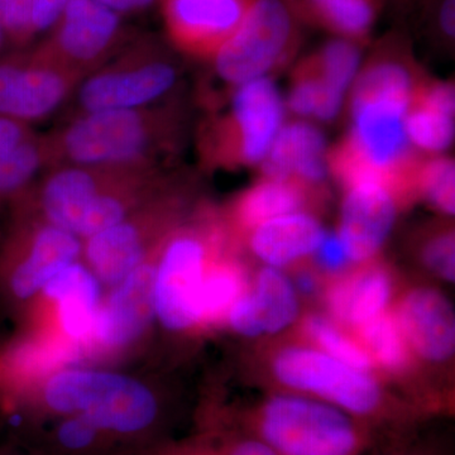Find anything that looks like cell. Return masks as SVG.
<instances>
[{
    "instance_id": "obj_1",
    "label": "cell",
    "mask_w": 455,
    "mask_h": 455,
    "mask_svg": "<svg viewBox=\"0 0 455 455\" xmlns=\"http://www.w3.org/2000/svg\"><path fill=\"white\" fill-rule=\"evenodd\" d=\"M412 99L411 75L400 62H376L358 77L352 133L337 158L344 187L374 181L398 194L411 163L405 121Z\"/></svg>"
},
{
    "instance_id": "obj_2",
    "label": "cell",
    "mask_w": 455,
    "mask_h": 455,
    "mask_svg": "<svg viewBox=\"0 0 455 455\" xmlns=\"http://www.w3.org/2000/svg\"><path fill=\"white\" fill-rule=\"evenodd\" d=\"M179 131L170 104L73 114L46 134L49 169L77 166L160 169Z\"/></svg>"
},
{
    "instance_id": "obj_3",
    "label": "cell",
    "mask_w": 455,
    "mask_h": 455,
    "mask_svg": "<svg viewBox=\"0 0 455 455\" xmlns=\"http://www.w3.org/2000/svg\"><path fill=\"white\" fill-rule=\"evenodd\" d=\"M245 434L276 455H364L373 447L372 425L315 398L277 395L245 419Z\"/></svg>"
},
{
    "instance_id": "obj_4",
    "label": "cell",
    "mask_w": 455,
    "mask_h": 455,
    "mask_svg": "<svg viewBox=\"0 0 455 455\" xmlns=\"http://www.w3.org/2000/svg\"><path fill=\"white\" fill-rule=\"evenodd\" d=\"M178 82V66L163 44L151 36L140 35L83 80L68 116L163 103Z\"/></svg>"
},
{
    "instance_id": "obj_5",
    "label": "cell",
    "mask_w": 455,
    "mask_h": 455,
    "mask_svg": "<svg viewBox=\"0 0 455 455\" xmlns=\"http://www.w3.org/2000/svg\"><path fill=\"white\" fill-rule=\"evenodd\" d=\"M51 410L82 416L101 434L132 436L154 427L156 397L142 383L118 374L71 371L50 379L44 391Z\"/></svg>"
},
{
    "instance_id": "obj_6",
    "label": "cell",
    "mask_w": 455,
    "mask_h": 455,
    "mask_svg": "<svg viewBox=\"0 0 455 455\" xmlns=\"http://www.w3.org/2000/svg\"><path fill=\"white\" fill-rule=\"evenodd\" d=\"M272 371L277 381L287 387L314 395L364 423L373 425L397 419L370 372L338 361L322 350L287 347L275 355Z\"/></svg>"
},
{
    "instance_id": "obj_7",
    "label": "cell",
    "mask_w": 455,
    "mask_h": 455,
    "mask_svg": "<svg viewBox=\"0 0 455 455\" xmlns=\"http://www.w3.org/2000/svg\"><path fill=\"white\" fill-rule=\"evenodd\" d=\"M298 18L284 0H254L235 32L212 56L215 73L239 86L265 77L291 52Z\"/></svg>"
},
{
    "instance_id": "obj_8",
    "label": "cell",
    "mask_w": 455,
    "mask_h": 455,
    "mask_svg": "<svg viewBox=\"0 0 455 455\" xmlns=\"http://www.w3.org/2000/svg\"><path fill=\"white\" fill-rule=\"evenodd\" d=\"M95 0H70L38 49L62 68L85 79L139 37Z\"/></svg>"
},
{
    "instance_id": "obj_9",
    "label": "cell",
    "mask_w": 455,
    "mask_h": 455,
    "mask_svg": "<svg viewBox=\"0 0 455 455\" xmlns=\"http://www.w3.org/2000/svg\"><path fill=\"white\" fill-rule=\"evenodd\" d=\"M84 77L37 46L0 57V116L33 125L71 101Z\"/></svg>"
},
{
    "instance_id": "obj_10",
    "label": "cell",
    "mask_w": 455,
    "mask_h": 455,
    "mask_svg": "<svg viewBox=\"0 0 455 455\" xmlns=\"http://www.w3.org/2000/svg\"><path fill=\"white\" fill-rule=\"evenodd\" d=\"M280 92L267 76L236 86L232 114L209 140V154L217 161L245 164L262 163L283 127Z\"/></svg>"
},
{
    "instance_id": "obj_11",
    "label": "cell",
    "mask_w": 455,
    "mask_h": 455,
    "mask_svg": "<svg viewBox=\"0 0 455 455\" xmlns=\"http://www.w3.org/2000/svg\"><path fill=\"white\" fill-rule=\"evenodd\" d=\"M206 248L197 236H176L156 269V314L170 331L199 323V298L205 275Z\"/></svg>"
},
{
    "instance_id": "obj_12",
    "label": "cell",
    "mask_w": 455,
    "mask_h": 455,
    "mask_svg": "<svg viewBox=\"0 0 455 455\" xmlns=\"http://www.w3.org/2000/svg\"><path fill=\"white\" fill-rule=\"evenodd\" d=\"M164 28L178 49L212 57L235 32L254 0H158Z\"/></svg>"
},
{
    "instance_id": "obj_13",
    "label": "cell",
    "mask_w": 455,
    "mask_h": 455,
    "mask_svg": "<svg viewBox=\"0 0 455 455\" xmlns=\"http://www.w3.org/2000/svg\"><path fill=\"white\" fill-rule=\"evenodd\" d=\"M82 251L79 238L47 221L44 226L20 230L9 242L7 259L12 265L9 286L18 299L31 298L61 269L73 265Z\"/></svg>"
},
{
    "instance_id": "obj_14",
    "label": "cell",
    "mask_w": 455,
    "mask_h": 455,
    "mask_svg": "<svg viewBox=\"0 0 455 455\" xmlns=\"http://www.w3.org/2000/svg\"><path fill=\"white\" fill-rule=\"evenodd\" d=\"M397 215V194L374 181L347 187L341 204L339 232L350 262L373 259L390 235Z\"/></svg>"
},
{
    "instance_id": "obj_15",
    "label": "cell",
    "mask_w": 455,
    "mask_h": 455,
    "mask_svg": "<svg viewBox=\"0 0 455 455\" xmlns=\"http://www.w3.org/2000/svg\"><path fill=\"white\" fill-rule=\"evenodd\" d=\"M298 295L280 268L266 266L257 274L252 289L245 290L228 314L230 325L245 337L283 331L298 319Z\"/></svg>"
},
{
    "instance_id": "obj_16",
    "label": "cell",
    "mask_w": 455,
    "mask_h": 455,
    "mask_svg": "<svg viewBox=\"0 0 455 455\" xmlns=\"http://www.w3.org/2000/svg\"><path fill=\"white\" fill-rule=\"evenodd\" d=\"M395 314L412 353L433 363L453 357L454 313L451 302L438 290H411L403 296Z\"/></svg>"
},
{
    "instance_id": "obj_17",
    "label": "cell",
    "mask_w": 455,
    "mask_h": 455,
    "mask_svg": "<svg viewBox=\"0 0 455 455\" xmlns=\"http://www.w3.org/2000/svg\"><path fill=\"white\" fill-rule=\"evenodd\" d=\"M156 268L142 263L119 283L104 309L99 310L92 337L107 347L131 343L156 314Z\"/></svg>"
},
{
    "instance_id": "obj_18",
    "label": "cell",
    "mask_w": 455,
    "mask_h": 455,
    "mask_svg": "<svg viewBox=\"0 0 455 455\" xmlns=\"http://www.w3.org/2000/svg\"><path fill=\"white\" fill-rule=\"evenodd\" d=\"M394 281L383 266H367L334 278L326 287L324 302L337 324L358 329L387 310Z\"/></svg>"
},
{
    "instance_id": "obj_19",
    "label": "cell",
    "mask_w": 455,
    "mask_h": 455,
    "mask_svg": "<svg viewBox=\"0 0 455 455\" xmlns=\"http://www.w3.org/2000/svg\"><path fill=\"white\" fill-rule=\"evenodd\" d=\"M49 170L46 134L0 116V204L18 202Z\"/></svg>"
},
{
    "instance_id": "obj_20",
    "label": "cell",
    "mask_w": 455,
    "mask_h": 455,
    "mask_svg": "<svg viewBox=\"0 0 455 455\" xmlns=\"http://www.w3.org/2000/svg\"><path fill=\"white\" fill-rule=\"evenodd\" d=\"M262 163L267 179L319 184L328 171L324 136L310 123L283 124Z\"/></svg>"
},
{
    "instance_id": "obj_21",
    "label": "cell",
    "mask_w": 455,
    "mask_h": 455,
    "mask_svg": "<svg viewBox=\"0 0 455 455\" xmlns=\"http://www.w3.org/2000/svg\"><path fill=\"white\" fill-rule=\"evenodd\" d=\"M325 235L319 220L299 211L254 228L251 248L266 265L281 268L315 253Z\"/></svg>"
},
{
    "instance_id": "obj_22",
    "label": "cell",
    "mask_w": 455,
    "mask_h": 455,
    "mask_svg": "<svg viewBox=\"0 0 455 455\" xmlns=\"http://www.w3.org/2000/svg\"><path fill=\"white\" fill-rule=\"evenodd\" d=\"M149 218H124L121 223L89 236L86 257L97 276L107 283H121L145 257Z\"/></svg>"
},
{
    "instance_id": "obj_23",
    "label": "cell",
    "mask_w": 455,
    "mask_h": 455,
    "mask_svg": "<svg viewBox=\"0 0 455 455\" xmlns=\"http://www.w3.org/2000/svg\"><path fill=\"white\" fill-rule=\"evenodd\" d=\"M44 292L59 302L60 320L68 337L77 340L92 337L100 296L94 275L73 263L44 284Z\"/></svg>"
},
{
    "instance_id": "obj_24",
    "label": "cell",
    "mask_w": 455,
    "mask_h": 455,
    "mask_svg": "<svg viewBox=\"0 0 455 455\" xmlns=\"http://www.w3.org/2000/svg\"><path fill=\"white\" fill-rule=\"evenodd\" d=\"M455 92L451 84H436L412 101L406 114L411 146L427 152L447 149L454 140Z\"/></svg>"
},
{
    "instance_id": "obj_25",
    "label": "cell",
    "mask_w": 455,
    "mask_h": 455,
    "mask_svg": "<svg viewBox=\"0 0 455 455\" xmlns=\"http://www.w3.org/2000/svg\"><path fill=\"white\" fill-rule=\"evenodd\" d=\"M295 17L324 27L348 40H361L372 28L377 0H284Z\"/></svg>"
},
{
    "instance_id": "obj_26",
    "label": "cell",
    "mask_w": 455,
    "mask_h": 455,
    "mask_svg": "<svg viewBox=\"0 0 455 455\" xmlns=\"http://www.w3.org/2000/svg\"><path fill=\"white\" fill-rule=\"evenodd\" d=\"M305 204L300 185L284 180L267 179L241 196L235 215L244 229L252 230L281 215L301 211Z\"/></svg>"
},
{
    "instance_id": "obj_27",
    "label": "cell",
    "mask_w": 455,
    "mask_h": 455,
    "mask_svg": "<svg viewBox=\"0 0 455 455\" xmlns=\"http://www.w3.org/2000/svg\"><path fill=\"white\" fill-rule=\"evenodd\" d=\"M355 331L359 344L372 359L373 364L386 372L401 374L411 367L412 350L398 324L395 311L386 310Z\"/></svg>"
},
{
    "instance_id": "obj_28",
    "label": "cell",
    "mask_w": 455,
    "mask_h": 455,
    "mask_svg": "<svg viewBox=\"0 0 455 455\" xmlns=\"http://www.w3.org/2000/svg\"><path fill=\"white\" fill-rule=\"evenodd\" d=\"M243 271L235 263H220L205 272L199 298V323L214 324L229 314L247 290Z\"/></svg>"
},
{
    "instance_id": "obj_29",
    "label": "cell",
    "mask_w": 455,
    "mask_h": 455,
    "mask_svg": "<svg viewBox=\"0 0 455 455\" xmlns=\"http://www.w3.org/2000/svg\"><path fill=\"white\" fill-rule=\"evenodd\" d=\"M301 331L317 349L338 361L344 362L357 370L370 372L374 367L372 359L367 355L358 340L344 334L333 320L320 314H310L301 323Z\"/></svg>"
},
{
    "instance_id": "obj_30",
    "label": "cell",
    "mask_w": 455,
    "mask_h": 455,
    "mask_svg": "<svg viewBox=\"0 0 455 455\" xmlns=\"http://www.w3.org/2000/svg\"><path fill=\"white\" fill-rule=\"evenodd\" d=\"M317 62L323 82L344 97L347 90L357 79L361 51L355 41L339 37L323 47Z\"/></svg>"
},
{
    "instance_id": "obj_31",
    "label": "cell",
    "mask_w": 455,
    "mask_h": 455,
    "mask_svg": "<svg viewBox=\"0 0 455 455\" xmlns=\"http://www.w3.org/2000/svg\"><path fill=\"white\" fill-rule=\"evenodd\" d=\"M344 97L329 88L317 75H307L298 80L289 97V107L301 116L331 121L343 106Z\"/></svg>"
},
{
    "instance_id": "obj_32",
    "label": "cell",
    "mask_w": 455,
    "mask_h": 455,
    "mask_svg": "<svg viewBox=\"0 0 455 455\" xmlns=\"http://www.w3.org/2000/svg\"><path fill=\"white\" fill-rule=\"evenodd\" d=\"M419 188L427 202L445 214L455 212V167L448 158L425 164L418 175Z\"/></svg>"
},
{
    "instance_id": "obj_33",
    "label": "cell",
    "mask_w": 455,
    "mask_h": 455,
    "mask_svg": "<svg viewBox=\"0 0 455 455\" xmlns=\"http://www.w3.org/2000/svg\"><path fill=\"white\" fill-rule=\"evenodd\" d=\"M33 3L35 0H0V25L5 38L18 49H25L35 37Z\"/></svg>"
},
{
    "instance_id": "obj_34",
    "label": "cell",
    "mask_w": 455,
    "mask_h": 455,
    "mask_svg": "<svg viewBox=\"0 0 455 455\" xmlns=\"http://www.w3.org/2000/svg\"><path fill=\"white\" fill-rule=\"evenodd\" d=\"M424 265L431 274L454 283L455 241L453 232L439 233L425 244L421 253Z\"/></svg>"
},
{
    "instance_id": "obj_35",
    "label": "cell",
    "mask_w": 455,
    "mask_h": 455,
    "mask_svg": "<svg viewBox=\"0 0 455 455\" xmlns=\"http://www.w3.org/2000/svg\"><path fill=\"white\" fill-rule=\"evenodd\" d=\"M101 435L103 434L82 416H70L60 423L56 429V440L60 447L73 453H82L97 447Z\"/></svg>"
},
{
    "instance_id": "obj_36",
    "label": "cell",
    "mask_w": 455,
    "mask_h": 455,
    "mask_svg": "<svg viewBox=\"0 0 455 455\" xmlns=\"http://www.w3.org/2000/svg\"><path fill=\"white\" fill-rule=\"evenodd\" d=\"M314 254H315L317 265L328 274L338 275L350 263L339 235H331V233L329 235L326 233Z\"/></svg>"
},
{
    "instance_id": "obj_37",
    "label": "cell",
    "mask_w": 455,
    "mask_h": 455,
    "mask_svg": "<svg viewBox=\"0 0 455 455\" xmlns=\"http://www.w3.org/2000/svg\"><path fill=\"white\" fill-rule=\"evenodd\" d=\"M193 455H276L265 443L244 434L242 436L228 440L220 449L211 451H200Z\"/></svg>"
},
{
    "instance_id": "obj_38",
    "label": "cell",
    "mask_w": 455,
    "mask_h": 455,
    "mask_svg": "<svg viewBox=\"0 0 455 455\" xmlns=\"http://www.w3.org/2000/svg\"><path fill=\"white\" fill-rule=\"evenodd\" d=\"M70 0H35L32 9V29L37 33L52 28Z\"/></svg>"
},
{
    "instance_id": "obj_39",
    "label": "cell",
    "mask_w": 455,
    "mask_h": 455,
    "mask_svg": "<svg viewBox=\"0 0 455 455\" xmlns=\"http://www.w3.org/2000/svg\"><path fill=\"white\" fill-rule=\"evenodd\" d=\"M114 13L123 14L142 13L155 4L157 0H95Z\"/></svg>"
},
{
    "instance_id": "obj_40",
    "label": "cell",
    "mask_w": 455,
    "mask_h": 455,
    "mask_svg": "<svg viewBox=\"0 0 455 455\" xmlns=\"http://www.w3.org/2000/svg\"><path fill=\"white\" fill-rule=\"evenodd\" d=\"M319 277L309 269H305V271H300L296 275L292 284L296 292L304 296H313L319 290Z\"/></svg>"
},
{
    "instance_id": "obj_41",
    "label": "cell",
    "mask_w": 455,
    "mask_h": 455,
    "mask_svg": "<svg viewBox=\"0 0 455 455\" xmlns=\"http://www.w3.org/2000/svg\"><path fill=\"white\" fill-rule=\"evenodd\" d=\"M379 455H433L427 453L423 451H415V449H392V451H386V453Z\"/></svg>"
},
{
    "instance_id": "obj_42",
    "label": "cell",
    "mask_w": 455,
    "mask_h": 455,
    "mask_svg": "<svg viewBox=\"0 0 455 455\" xmlns=\"http://www.w3.org/2000/svg\"><path fill=\"white\" fill-rule=\"evenodd\" d=\"M5 40L4 32H3L2 25H0V47H2L3 42Z\"/></svg>"
},
{
    "instance_id": "obj_43",
    "label": "cell",
    "mask_w": 455,
    "mask_h": 455,
    "mask_svg": "<svg viewBox=\"0 0 455 455\" xmlns=\"http://www.w3.org/2000/svg\"><path fill=\"white\" fill-rule=\"evenodd\" d=\"M0 455H20V454L5 453V451H0Z\"/></svg>"
}]
</instances>
